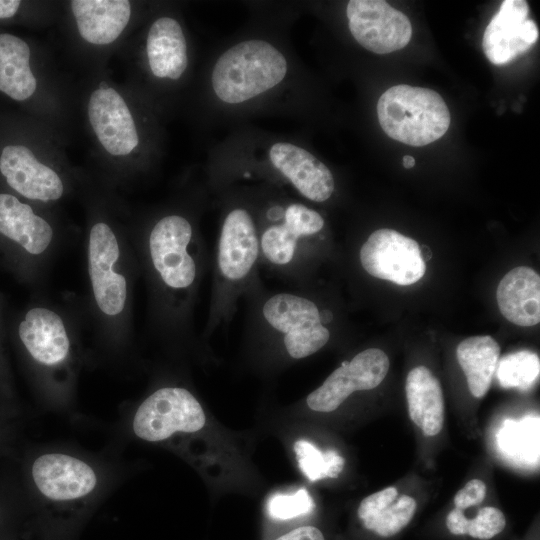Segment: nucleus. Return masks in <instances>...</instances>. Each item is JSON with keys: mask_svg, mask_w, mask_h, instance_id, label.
Returning a JSON list of instances; mask_svg holds the SVG:
<instances>
[{"mask_svg": "<svg viewBox=\"0 0 540 540\" xmlns=\"http://www.w3.org/2000/svg\"><path fill=\"white\" fill-rule=\"evenodd\" d=\"M244 299L245 327L253 334L274 339L291 359L309 357L330 340L333 311L320 307L303 291H271L260 282Z\"/></svg>", "mask_w": 540, "mask_h": 540, "instance_id": "obj_1", "label": "nucleus"}, {"mask_svg": "<svg viewBox=\"0 0 540 540\" xmlns=\"http://www.w3.org/2000/svg\"><path fill=\"white\" fill-rule=\"evenodd\" d=\"M207 328L228 325L241 298L259 284L260 252L255 211L236 204L221 221L215 246Z\"/></svg>", "mask_w": 540, "mask_h": 540, "instance_id": "obj_2", "label": "nucleus"}, {"mask_svg": "<svg viewBox=\"0 0 540 540\" xmlns=\"http://www.w3.org/2000/svg\"><path fill=\"white\" fill-rule=\"evenodd\" d=\"M255 216L260 268L296 287L304 277L313 240L325 227L324 218L296 201L268 203Z\"/></svg>", "mask_w": 540, "mask_h": 540, "instance_id": "obj_3", "label": "nucleus"}, {"mask_svg": "<svg viewBox=\"0 0 540 540\" xmlns=\"http://www.w3.org/2000/svg\"><path fill=\"white\" fill-rule=\"evenodd\" d=\"M287 72V59L277 47L247 39L219 56L212 69V90L223 103L241 104L278 86Z\"/></svg>", "mask_w": 540, "mask_h": 540, "instance_id": "obj_4", "label": "nucleus"}, {"mask_svg": "<svg viewBox=\"0 0 540 540\" xmlns=\"http://www.w3.org/2000/svg\"><path fill=\"white\" fill-rule=\"evenodd\" d=\"M378 121L392 139L410 146H425L441 138L449 128L450 113L434 90L396 85L377 102Z\"/></svg>", "mask_w": 540, "mask_h": 540, "instance_id": "obj_5", "label": "nucleus"}, {"mask_svg": "<svg viewBox=\"0 0 540 540\" xmlns=\"http://www.w3.org/2000/svg\"><path fill=\"white\" fill-rule=\"evenodd\" d=\"M199 244L191 222L170 214L156 222L150 231L148 249L152 267L161 283L171 291L189 292L199 279Z\"/></svg>", "mask_w": 540, "mask_h": 540, "instance_id": "obj_6", "label": "nucleus"}, {"mask_svg": "<svg viewBox=\"0 0 540 540\" xmlns=\"http://www.w3.org/2000/svg\"><path fill=\"white\" fill-rule=\"evenodd\" d=\"M34 490L43 500L68 504L98 495L104 483L99 467L63 450H45L30 465Z\"/></svg>", "mask_w": 540, "mask_h": 540, "instance_id": "obj_7", "label": "nucleus"}, {"mask_svg": "<svg viewBox=\"0 0 540 540\" xmlns=\"http://www.w3.org/2000/svg\"><path fill=\"white\" fill-rule=\"evenodd\" d=\"M206 423L205 412L187 389L167 386L155 390L136 409L131 428L146 442H161L176 433H194Z\"/></svg>", "mask_w": 540, "mask_h": 540, "instance_id": "obj_8", "label": "nucleus"}, {"mask_svg": "<svg viewBox=\"0 0 540 540\" xmlns=\"http://www.w3.org/2000/svg\"><path fill=\"white\" fill-rule=\"evenodd\" d=\"M359 260L369 275L401 286L416 283L426 272L419 244L393 229L374 231L361 246Z\"/></svg>", "mask_w": 540, "mask_h": 540, "instance_id": "obj_9", "label": "nucleus"}, {"mask_svg": "<svg viewBox=\"0 0 540 540\" xmlns=\"http://www.w3.org/2000/svg\"><path fill=\"white\" fill-rule=\"evenodd\" d=\"M349 30L365 49L387 54L404 48L412 36L408 17L382 0H351L346 7Z\"/></svg>", "mask_w": 540, "mask_h": 540, "instance_id": "obj_10", "label": "nucleus"}, {"mask_svg": "<svg viewBox=\"0 0 540 540\" xmlns=\"http://www.w3.org/2000/svg\"><path fill=\"white\" fill-rule=\"evenodd\" d=\"M389 358L378 348H368L344 361L306 398L316 412L336 410L352 393L376 388L389 370Z\"/></svg>", "mask_w": 540, "mask_h": 540, "instance_id": "obj_11", "label": "nucleus"}, {"mask_svg": "<svg viewBox=\"0 0 540 540\" xmlns=\"http://www.w3.org/2000/svg\"><path fill=\"white\" fill-rule=\"evenodd\" d=\"M529 6L524 0H505L487 25L482 48L487 59L503 65L529 50L538 40L536 23L528 18Z\"/></svg>", "mask_w": 540, "mask_h": 540, "instance_id": "obj_12", "label": "nucleus"}, {"mask_svg": "<svg viewBox=\"0 0 540 540\" xmlns=\"http://www.w3.org/2000/svg\"><path fill=\"white\" fill-rule=\"evenodd\" d=\"M118 257L119 246L114 232L107 224L96 223L89 237V275L96 303L109 316L122 312L127 296L124 276L114 271Z\"/></svg>", "mask_w": 540, "mask_h": 540, "instance_id": "obj_13", "label": "nucleus"}, {"mask_svg": "<svg viewBox=\"0 0 540 540\" xmlns=\"http://www.w3.org/2000/svg\"><path fill=\"white\" fill-rule=\"evenodd\" d=\"M272 167L305 199L322 203L335 189L329 168L306 149L290 143L275 142L268 151Z\"/></svg>", "mask_w": 540, "mask_h": 540, "instance_id": "obj_14", "label": "nucleus"}, {"mask_svg": "<svg viewBox=\"0 0 540 540\" xmlns=\"http://www.w3.org/2000/svg\"><path fill=\"white\" fill-rule=\"evenodd\" d=\"M0 175L13 191L30 200L54 201L63 194L58 174L38 161L33 151L21 143L1 146Z\"/></svg>", "mask_w": 540, "mask_h": 540, "instance_id": "obj_15", "label": "nucleus"}, {"mask_svg": "<svg viewBox=\"0 0 540 540\" xmlns=\"http://www.w3.org/2000/svg\"><path fill=\"white\" fill-rule=\"evenodd\" d=\"M90 124L105 150L113 156L129 154L139 143L132 114L113 88L95 90L88 103Z\"/></svg>", "mask_w": 540, "mask_h": 540, "instance_id": "obj_16", "label": "nucleus"}, {"mask_svg": "<svg viewBox=\"0 0 540 540\" xmlns=\"http://www.w3.org/2000/svg\"><path fill=\"white\" fill-rule=\"evenodd\" d=\"M18 335L29 356L38 364L54 367L70 353V341L61 317L55 312L36 307L19 323Z\"/></svg>", "mask_w": 540, "mask_h": 540, "instance_id": "obj_17", "label": "nucleus"}, {"mask_svg": "<svg viewBox=\"0 0 540 540\" xmlns=\"http://www.w3.org/2000/svg\"><path fill=\"white\" fill-rule=\"evenodd\" d=\"M496 299L501 314L519 326L540 322V277L532 268L515 267L500 281Z\"/></svg>", "mask_w": 540, "mask_h": 540, "instance_id": "obj_18", "label": "nucleus"}, {"mask_svg": "<svg viewBox=\"0 0 540 540\" xmlns=\"http://www.w3.org/2000/svg\"><path fill=\"white\" fill-rule=\"evenodd\" d=\"M70 4L79 34L95 45L115 41L131 16V4L127 0H73Z\"/></svg>", "mask_w": 540, "mask_h": 540, "instance_id": "obj_19", "label": "nucleus"}, {"mask_svg": "<svg viewBox=\"0 0 540 540\" xmlns=\"http://www.w3.org/2000/svg\"><path fill=\"white\" fill-rule=\"evenodd\" d=\"M0 235L37 255L51 243L53 230L28 204L11 193L0 192Z\"/></svg>", "mask_w": 540, "mask_h": 540, "instance_id": "obj_20", "label": "nucleus"}, {"mask_svg": "<svg viewBox=\"0 0 540 540\" xmlns=\"http://www.w3.org/2000/svg\"><path fill=\"white\" fill-rule=\"evenodd\" d=\"M146 51L151 72L158 78L179 79L188 66L185 35L171 17L156 19L148 31Z\"/></svg>", "mask_w": 540, "mask_h": 540, "instance_id": "obj_21", "label": "nucleus"}, {"mask_svg": "<svg viewBox=\"0 0 540 540\" xmlns=\"http://www.w3.org/2000/svg\"><path fill=\"white\" fill-rule=\"evenodd\" d=\"M411 420L425 436L437 435L443 428L444 400L439 380L425 366L413 368L405 384Z\"/></svg>", "mask_w": 540, "mask_h": 540, "instance_id": "obj_22", "label": "nucleus"}, {"mask_svg": "<svg viewBox=\"0 0 540 540\" xmlns=\"http://www.w3.org/2000/svg\"><path fill=\"white\" fill-rule=\"evenodd\" d=\"M30 57L26 41L11 33H0V92L12 100L26 101L36 91Z\"/></svg>", "mask_w": 540, "mask_h": 540, "instance_id": "obj_23", "label": "nucleus"}, {"mask_svg": "<svg viewBox=\"0 0 540 540\" xmlns=\"http://www.w3.org/2000/svg\"><path fill=\"white\" fill-rule=\"evenodd\" d=\"M500 355L496 340L489 336H472L459 343L456 356L467 378L470 393L483 397L491 384Z\"/></svg>", "mask_w": 540, "mask_h": 540, "instance_id": "obj_24", "label": "nucleus"}, {"mask_svg": "<svg viewBox=\"0 0 540 540\" xmlns=\"http://www.w3.org/2000/svg\"><path fill=\"white\" fill-rule=\"evenodd\" d=\"M498 449L508 460L519 466L539 463V418L508 419L496 435Z\"/></svg>", "mask_w": 540, "mask_h": 540, "instance_id": "obj_25", "label": "nucleus"}, {"mask_svg": "<svg viewBox=\"0 0 540 540\" xmlns=\"http://www.w3.org/2000/svg\"><path fill=\"white\" fill-rule=\"evenodd\" d=\"M495 372L502 387L527 390L539 376L540 360L532 351H516L503 356Z\"/></svg>", "mask_w": 540, "mask_h": 540, "instance_id": "obj_26", "label": "nucleus"}, {"mask_svg": "<svg viewBox=\"0 0 540 540\" xmlns=\"http://www.w3.org/2000/svg\"><path fill=\"white\" fill-rule=\"evenodd\" d=\"M446 524L453 534L488 540L504 529L506 520L502 511L495 507L481 508L473 519H467L462 510L455 508L448 514Z\"/></svg>", "mask_w": 540, "mask_h": 540, "instance_id": "obj_27", "label": "nucleus"}, {"mask_svg": "<svg viewBox=\"0 0 540 540\" xmlns=\"http://www.w3.org/2000/svg\"><path fill=\"white\" fill-rule=\"evenodd\" d=\"M294 452L302 473L310 480L336 478L343 470L345 460L334 450L320 451L307 440H298Z\"/></svg>", "mask_w": 540, "mask_h": 540, "instance_id": "obj_28", "label": "nucleus"}, {"mask_svg": "<svg viewBox=\"0 0 540 540\" xmlns=\"http://www.w3.org/2000/svg\"><path fill=\"white\" fill-rule=\"evenodd\" d=\"M416 511V501L407 495H402L384 508L376 516L363 521L366 529L382 537L395 535L412 519Z\"/></svg>", "mask_w": 540, "mask_h": 540, "instance_id": "obj_29", "label": "nucleus"}, {"mask_svg": "<svg viewBox=\"0 0 540 540\" xmlns=\"http://www.w3.org/2000/svg\"><path fill=\"white\" fill-rule=\"evenodd\" d=\"M314 501L309 492L302 488L292 494H274L270 497L267 510L272 519L289 520L310 513Z\"/></svg>", "mask_w": 540, "mask_h": 540, "instance_id": "obj_30", "label": "nucleus"}, {"mask_svg": "<svg viewBox=\"0 0 540 540\" xmlns=\"http://www.w3.org/2000/svg\"><path fill=\"white\" fill-rule=\"evenodd\" d=\"M398 491L395 487H387L364 498L358 508V517L363 522L380 513L396 500Z\"/></svg>", "mask_w": 540, "mask_h": 540, "instance_id": "obj_31", "label": "nucleus"}, {"mask_svg": "<svg viewBox=\"0 0 540 540\" xmlns=\"http://www.w3.org/2000/svg\"><path fill=\"white\" fill-rule=\"evenodd\" d=\"M486 492L487 488L482 480L472 479L456 493L454 504L460 510L478 505L484 500Z\"/></svg>", "mask_w": 540, "mask_h": 540, "instance_id": "obj_32", "label": "nucleus"}, {"mask_svg": "<svg viewBox=\"0 0 540 540\" xmlns=\"http://www.w3.org/2000/svg\"><path fill=\"white\" fill-rule=\"evenodd\" d=\"M276 540H324V536L316 527L303 526L284 534Z\"/></svg>", "mask_w": 540, "mask_h": 540, "instance_id": "obj_33", "label": "nucleus"}, {"mask_svg": "<svg viewBox=\"0 0 540 540\" xmlns=\"http://www.w3.org/2000/svg\"><path fill=\"white\" fill-rule=\"evenodd\" d=\"M403 166L410 169L415 165V159L410 155H405L402 159Z\"/></svg>", "mask_w": 540, "mask_h": 540, "instance_id": "obj_34", "label": "nucleus"}, {"mask_svg": "<svg viewBox=\"0 0 540 540\" xmlns=\"http://www.w3.org/2000/svg\"><path fill=\"white\" fill-rule=\"evenodd\" d=\"M108 88H109V86L105 81H102V82L99 83V89L105 90V89H108Z\"/></svg>", "mask_w": 540, "mask_h": 540, "instance_id": "obj_35", "label": "nucleus"}]
</instances>
